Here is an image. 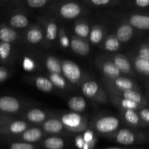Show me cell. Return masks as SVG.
Segmentation results:
<instances>
[{"label": "cell", "mask_w": 149, "mask_h": 149, "mask_svg": "<svg viewBox=\"0 0 149 149\" xmlns=\"http://www.w3.org/2000/svg\"><path fill=\"white\" fill-rule=\"evenodd\" d=\"M134 35V28L129 23H123L118 28L116 37L121 42H127L132 39Z\"/></svg>", "instance_id": "obj_17"}, {"label": "cell", "mask_w": 149, "mask_h": 149, "mask_svg": "<svg viewBox=\"0 0 149 149\" xmlns=\"http://www.w3.org/2000/svg\"><path fill=\"white\" fill-rule=\"evenodd\" d=\"M74 32L79 38H86L89 36L90 29L89 25L84 22H79L74 26Z\"/></svg>", "instance_id": "obj_31"}, {"label": "cell", "mask_w": 149, "mask_h": 149, "mask_svg": "<svg viewBox=\"0 0 149 149\" xmlns=\"http://www.w3.org/2000/svg\"><path fill=\"white\" fill-rule=\"evenodd\" d=\"M81 13V8L78 4L68 2L64 4L60 8V14L63 18L74 19Z\"/></svg>", "instance_id": "obj_12"}, {"label": "cell", "mask_w": 149, "mask_h": 149, "mask_svg": "<svg viewBox=\"0 0 149 149\" xmlns=\"http://www.w3.org/2000/svg\"><path fill=\"white\" fill-rule=\"evenodd\" d=\"M58 36V26L53 21H49L46 26V38L49 41L55 40Z\"/></svg>", "instance_id": "obj_33"}, {"label": "cell", "mask_w": 149, "mask_h": 149, "mask_svg": "<svg viewBox=\"0 0 149 149\" xmlns=\"http://www.w3.org/2000/svg\"><path fill=\"white\" fill-rule=\"evenodd\" d=\"M49 81L52 82L53 86L59 89H65L67 86L66 80L61 74H49Z\"/></svg>", "instance_id": "obj_32"}, {"label": "cell", "mask_w": 149, "mask_h": 149, "mask_svg": "<svg viewBox=\"0 0 149 149\" xmlns=\"http://www.w3.org/2000/svg\"><path fill=\"white\" fill-rule=\"evenodd\" d=\"M106 84V89L109 91V94H111L116 97H121V98L125 99V100H130V101L135 102L138 104L141 105L143 107L146 108L148 106V99L143 95V93L140 91L136 90H119L109 84Z\"/></svg>", "instance_id": "obj_4"}, {"label": "cell", "mask_w": 149, "mask_h": 149, "mask_svg": "<svg viewBox=\"0 0 149 149\" xmlns=\"http://www.w3.org/2000/svg\"><path fill=\"white\" fill-rule=\"evenodd\" d=\"M43 132L41 129L38 127H31L26 130L25 132L17 135V137H14L13 139L20 141V142H26L29 143H36L41 140L43 136Z\"/></svg>", "instance_id": "obj_10"}, {"label": "cell", "mask_w": 149, "mask_h": 149, "mask_svg": "<svg viewBox=\"0 0 149 149\" xmlns=\"http://www.w3.org/2000/svg\"><path fill=\"white\" fill-rule=\"evenodd\" d=\"M129 24L139 30H149V15L134 14L130 17Z\"/></svg>", "instance_id": "obj_14"}, {"label": "cell", "mask_w": 149, "mask_h": 149, "mask_svg": "<svg viewBox=\"0 0 149 149\" xmlns=\"http://www.w3.org/2000/svg\"><path fill=\"white\" fill-rule=\"evenodd\" d=\"M29 19L26 16L22 14H15L10 17L9 24L10 27L16 29H23L26 28L29 25Z\"/></svg>", "instance_id": "obj_26"}, {"label": "cell", "mask_w": 149, "mask_h": 149, "mask_svg": "<svg viewBox=\"0 0 149 149\" xmlns=\"http://www.w3.org/2000/svg\"><path fill=\"white\" fill-rule=\"evenodd\" d=\"M84 140H83L82 136L81 135H78L75 138V145L79 149H81L84 145Z\"/></svg>", "instance_id": "obj_45"}, {"label": "cell", "mask_w": 149, "mask_h": 149, "mask_svg": "<svg viewBox=\"0 0 149 149\" xmlns=\"http://www.w3.org/2000/svg\"><path fill=\"white\" fill-rule=\"evenodd\" d=\"M12 54H13L12 44L0 42V65L4 66V65L8 63L11 60Z\"/></svg>", "instance_id": "obj_20"}, {"label": "cell", "mask_w": 149, "mask_h": 149, "mask_svg": "<svg viewBox=\"0 0 149 149\" xmlns=\"http://www.w3.org/2000/svg\"><path fill=\"white\" fill-rule=\"evenodd\" d=\"M133 65L136 71L146 77H149V61L138 55L133 58Z\"/></svg>", "instance_id": "obj_24"}, {"label": "cell", "mask_w": 149, "mask_h": 149, "mask_svg": "<svg viewBox=\"0 0 149 149\" xmlns=\"http://www.w3.org/2000/svg\"><path fill=\"white\" fill-rule=\"evenodd\" d=\"M112 103L117 106L120 110H134V111H139L140 109H143V106L135 102L130 101V100H125V99L121 98V97H116V96L113 95L111 94H109Z\"/></svg>", "instance_id": "obj_15"}, {"label": "cell", "mask_w": 149, "mask_h": 149, "mask_svg": "<svg viewBox=\"0 0 149 149\" xmlns=\"http://www.w3.org/2000/svg\"><path fill=\"white\" fill-rule=\"evenodd\" d=\"M26 118L32 123L41 124L45 121L47 114L45 111L41 109H33L26 113Z\"/></svg>", "instance_id": "obj_22"}, {"label": "cell", "mask_w": 149, "mask_h": 149, "mask_svg": "<svg viewBox=\"0 0 149 149\" xmlns=\"http://www.w3.org/2000/svg\"><path fill=\"white\" fill-rule=\"evenodd\" d=\"M46 67L49 71V74H62V69H61V63L59 60L55 57L49 55L46 58Z\"/></svg>", "instance_id": "obj_25"}, {"label": "cell", "mask_w": 149, "mask_h": 149, "mask_svg": "<svg viewBox=\"0 0 149 149\" xmlns=\"http://www.w3.org/2000/svg\"><path fill=\"white\" fill-rule=\"evenodd\" d=\"M100 68H101L102 71L106 79H113L121 77L122 73L119 71V69L116 68V66L112 61H109L102 63L100 65Z\"/></svg>", "instance_id": "obj_19"}, {"label": "cell", "mask_w": 149, "mask_h": 149, "mask_svg": "<svg viewBox=\"0 0 149 149\" xmlns=\"http://www.w3.org/2000/svg\"><path fill=\"white\" fill-rule=\"evenodd\" d=\"M47 0H28L26 4L31 8H40L47 4Z\"/></svg>", "instance_id": "obj_38"}, {"label": "cell", "mask_w": 149, "mask_h": 149, "mask_svg": "<svg viewBox=\"0 0 149 149\" xmlns=\"http://www.w3.org/2000/svg\"><path fill=\"white\" fill-rule=\"evenodd\" d=\"M61 63L62 74L64 78L73 84L78 83L82 75L81 68L79 66L78 64L69 60H65L61 62Z\"/></svg>", "instance_id": "obj_5"}, {"label": "cell", "mask_w": 149, "mask_h": 149, "mask_svg": "<svg viewBox=\"0 0 149 149\" xmlns=\"http://www.w3.org/2000/svg\"><path fill=\"white\" fill-rule=\"evenodd\" d=\"M12 121H13V119L11 116L0 112V127L5 126Z\"/></svg>", "instance_id": "obj_42"}, {"label": "cell", "mask_w": 149, "mask_h": 149, "mask_svg": "<svg viewBox=\"0 0 149 149\" xmlns=\"http://www.w3.org/2000/svg\"><path fill=\"white\" fill-rule=\"evenodd\" d=\"M122 113L124 119L127 125L132 127L137 128H147L148 125L141 119L137 111L134 110H120Z\"/></svg>", "instance_id": "obj_9"}, {"label": "cell", "mask_w": 149, "mask_h": 149, "mask_svg": "<svg viewBox=\"0 0 149 149\" xmlns=\"http://www.w3.org/2000/svg\"><path fill=\"white\" fill-rule=\"evenodd\" d=\"M42 128L47 133L58 134L63 130L64 126L59 119H50L44 122Z\"/></svg>", "instance_id": "obj_18"}, {"label": "cell", "mask_w": 149, "mask_h": 149, "mask_svg": "<svg viewBox=\"0 0 149 149\" xmlns=\"http://www.w3.org/2000/svg\"><path fill=\"white\" fill-rule=\"evenodd\" d=\"M26 40L31 44H37L43 39V33L39 28L32 27L29 29L26 34Z\"/></svg>", "instance_id": "obj_27"}, {"label": "cell", "mask_w": 149, "mask_h": 149, "mask_svg": "<svg viewBox=\"0 0 149 149\" xmlns=\"http://www.w3.org/2000/svg\"><path fill=\"white\" fill-rule=\"evenodd\" d=\"M9 149H39L36 146L32 143L26 142L15 141L9 145Z\"/></svg>", "instance_id": "obj_34"}, {"label": "cell", "mask_w": 149, "mask_h": 149, "mask_svg": "<svg viewBox=\"0 0 149 149\" xmlns=\"http://www.w3.org/2000/svg\"><path fill=\"white\" fill-rule=\"evenodd\" d=\"M104 149H144L143 148H135V147H132V148H120V147H111V148H107Z\"/></svg>", "instance_id": "obj_46"}, {"label": "cell", "mask_w": 149, "mask_h": 149, "mask_svg": "<svg viewBox=\"0 0 149 149\" xmlns=\"http://www.w3.org/2000/svg\"><path fill=\"white\" fill-rule=\"evenodd\" d=\"M42 145L45 149H63L65 147V141L58 137H49L42 141Z\"/></svg>", "instance_id": "obj_23"}, {"label": "cell", "mask_w": 149, "mask_h": 149, "mask_svg": "<svg viewBox=\"0 0 149 149\" xmlns=\"http://www.w3.org/2000/svg\"><path fill=\"white\" fill-rule=\"evenodd\" d=\"M138 56L149 61V46L148 44H143L138 48Z\"/></svg>", "instance_id": "obj_35"}, {"label": "cell", "mask_w": 149, "mask_h": 149, "mask_svg": "<svg viewBox=\"0 0 149 149\" xmlns=\"http://www.w3.org/2000/svg\"><path fill=\"white\" fill-rule=\"evenodd\" d=\"M103 35H104V32H103V29L98 25H96L92 28L91 31H90V34H89L90 41L94 45H97L101 42L103 38Z\"/></svg>", "instance_id": "obj_29"}, {"label": "cell", "mask_w": 149, "mask_h": 149, "mask_svg": "<svg viewBox=\"0 0 149 149\" xmlns=\"http://www.w3.org/2000/svg\"><path fill=\"white\" fill-rule=\"evenodd\" d=\"M10 76V71L6 66L0 65V84L7 81Z\"/></svg>", "instance_id": "obj_39"}, {"label": "cell", "mask_w": 149, "mask_h": 149, "mask_svg": "<svg viewBox=\"0 0 149 149\" xmlns=\"http://www.w3.org/2000/svg\"><path fill=\"white\" fill-rule=\"evenodd\" d=\"M68 106L74 113H80L84 111L87 107V103L84 97L81 96H74L71 97L68 102Z\"/></svg>", "instance_id": "obj_21"}, {"label": "cell", "mask_w": 149, "mask_h": 149, "mask_svg": "<svg viewBox=\"0 0 149 149\" xmlns=\"http://www.w3.org/2000/svg\"><path fill=\"white\" fill-rule=\"evenodd\" d=\"M147 95H148V98H149V90L148 91V93H147Z\"/></svg>", "instance_id": "obj_48"}, {"label": "cell", "mask_w": 149, "mask_h": 149, "mask_svg": "<svg viewBox=\"0 0 149 149\" xmlns=\"http://www.w3.org/2000/svg\"><path fill=\"white\" fill-rule=\"evenodd\" d=\"M140 117L149 127V108H143L138 111Z\"/></svg>", "instance_id": "obj_40"}, {"label": "cell", "mask_w": 149, "mask_h": 149, "mask_svg": "<svg viewBox=\"0 0 149 149\" xmlns=\"http://www.w3.org/2000/svg\"><path fill=\"white\" fill-rule=\"evenodd\" d=\"M34 84L38 90L45 93H49L52 91L54 88L53 84H52L49 79L44 77H38L35 79Z\"/></svg>", "instance_id": "obj_28"}, {"label": "cell", "mask_w": 149, "mask_h": 149, "mask_svg": "<svg viewBox=\"0 0 149 149\" xmlns=\"http://www.w3.org/2000/svg\"><path fill=\"white\" fill-rule=\"evenodd\" d=\"M64 128L73 132H81L87 130V120L85 117L78 113H68L61 118Z\"/></svg>", "instance_id": "obj_3"}, {"label": "cell", "mask_w": 149, "mask_h": 149, "mask_svg": "<svg viewBox=\"0 0 149 149\" xmlns=\"http://www.w3.org/2000/svg\"><path fill=\"white\" fill-rule=\"evenodd\" d=\"M148 46H149V42H148Z\"/></svg>", "instance_id": "obj_49"}, {"label": "cell", "mask_w": 149, "mask_h": 149, "mask_svg": "<svg viewBox=\"0 0 149 149\" xmlns=\"http://www.w3.org/2000/svg\"><path fill=\"white\" fill-rule=\"evenodd\" d=\"M81 91L86 97L97 103H106L109 100L104 89L93 80L85 81L81 86Z\"/></svg>", "instance_id": "obj_2"}, {"label": "cell", "mask_w": 149, "mask_h": 149, "mask_svg": "<svg viewBox=\"0 0 149 149\" xmlns=\"http://www.w3.org/2000/svg\"><path fill=\"white\" fill-rule=\"evenodd\" d=\"M81 136H82L84 143H90L92 141L97 140V138L95 137L94 132L91 130H86L83 135H81Z\"/></svg>", "instance_id": "obj_41"}, {"label": "cell", "mask_w": 149, "mask_h": 149, "mask_svg": "<svg viewBox=\"0 0 149 149\" xmlns=\"http://www.w3.org/2000/svg\"><path fill=\"white\" fill-rule=\"evenodd\" d=\"M104 83L106 84L111 86L114 88L119 90H136V91L141 92L139 86L132 79L127 77H119L113 79H104Z\"/></svg>", "instance_id": "obj_8"}, {"label": "cell", "mask_w": 149, "mask_h": 149, "mask_svg": "<svg viewBox=\"0 0 149 149\" xmlns=\"http://www.w3.org/2000/svg\"><path fill=\"white\" fill-rule=\"evenodd\" d=\"M120 122L113 116H106L97 119L95 122V128L102 134L113 133L119 128Z\"/></svg>", "instance_id": "obj_6"}, {"label": "cell", "mask_w": 149, "mask_h": 149, "mask_svg": "<svg viewBox=\"0 0 149 149\" xmlns=\"http://www.w3.org/2000/svg\"><path fill=\"white\" fill-rule=\"evenodd\" d=\"M135 4L140 8H147L149 7V0H136Z\"/></svg>", "instance_id": "obj_44"}, {"label": "cell", "mask_w": 149, "mask_h": 149, "mask_svg": "<svg viewBox=\"0 0 149 149\" xmlns=\"http://www.w3.org/2000/svg\"><path fill=\"white\" fill-rule=\"evenodd\" d=\"M121 43L115 35H110L104 42V48L109 52H116L120 48Z\"/></svg>", "instance_id": "obj_30"}, {"label": "cell", "mask_w": 149, "mask_h": 149, "mask_svg": "<svg viewBox=\"0 0 149 149\" xmlns=\"http://www.w3.org/2000/svg\"><path fill=\"white\" fill-rule=\"evenodd\" d=\"M59 39H60V44L61 46L64 48H66L70 46V40L68 39V37L67 36L66 33H65L64 29H61L59 32Z\"/></svg>", "instance_id": "obj_36"}, {"label": "cell", "mask_w": 149, "mask_h": 149, "mask_svg": "<svg viewBox=\"0 0 149 149\" xmlns=\"http://www.w3.org/2000/svg\"><path fill=\"white\" fill-rule=\"evenodd\" d=\"M70 47L75 53L82 56L88 55L90 51L89 44L84 39L77 36H72L70 41Z\"/></svg>", "instance_id": "obj_13"}, {"label": "cell", "mask_w": 149, "mask_h": 149, "mask_svg": "<svg viewBox=\"0 0 149 149\" xmlns=\"http://www.w3.org/2000/svg\"><path fill=\"white\" fill-rule=\"evenodd\" d=\"M146 87H147V88L148 89V90H149V81L148 83H147V85H146Z\"/></svg>", "instance_id": "obj_47"}, {"label": "cell", "mask_w": 149, "mask_h": 149, "mask_svg": "<svg viewBox=\"0 0 149 149\" xmlns=\"http://www.w3.org/2000/svg\"><path fill=\"white\" fill-rule=\"evenodd\" d=\"M18 38V33L10 26L0 25V42L12 44Z\"/></svg>", "instance_id": "obj_16"}, {"label": "cell", "mask_w": 149, "mask_h": 149, "mask_svg": "<svg viewBox=\"0 0 149 149\" xmlns=\"http://www.w3.org/2000/svg\"><path fill=\"white\" fill-rule=\"evenodd\" d=\"M29 129V124L25 121L13 120L7 125L0 127V135L14 138Z\"/></svg>", "instance_id": "obj_7"}, {"label": "cell", "mask_w": 149, "mask_h": 149, "mask_svg": "<svg viewBox=\"0 0 149 149\" xmlns=\"http://www.w3.org/2000/svg\"><path fill=\"white\" fill-rule=\"evenodd\" d=\"M109 138L121 145H143L149 143V132L122 128L117 132L112 133V137Z\"/></svg>", "instance_id": "obj_1"}, {"label": "cell", "mask_w": 149, "mask_h": 149, "mask_svg": "<svg viewBox=\"0 0 149 149\" xmlns=\"http://www.w3.org/2000/svg\"><path fill=\"white\" fill-rule=\"evenodd\" d=\"M90 2L95 6H106L114 3L110 0H91Z\"/></svg>", "instance_id": "obj_43"}, {"label": "cell", "mask_w": 149, "mask_h": 149, "mask_svg": "<svg viewBox=\"0 0 149 149\" xmlns=\"http://www.w3.org/2000/svg\"><path fill=\"white\" fill-rule=\"evenodd\" d=\"M23 69L28 71H31L35 69V63L31 58L26 57L23 61Z\"/></svg>", "instance_id": "obj_37"}, {"label": "cell", "mask_w": 149, "mask_h": 149, "mask_svg": "<svg viewBox=\"0 0 149 149\" xmlns=\"http://www.w3.org/2000/svg\"><path fill=\"white\" fill-rule=\"evenodd\" d=\"M112 62L121 73L128 74L131 77H134V71L132 70V65L129 59L124 55L118 54L112 58Z\"/></svg>", "instance_id": "obj_11"}]
</instances>
